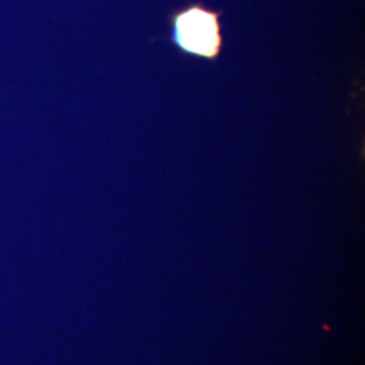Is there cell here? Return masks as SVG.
<instances>
[{"instance_id": "1", "label": "cell", "mask_w": 365, "mask_h": 365, "mask_svg": "<svg viewBox=\"0 0 365 365\" xmlns=\"http://www.w3.org/2000/svg\"><path fill=\"white\" fill-rule=\"evenodd\" d=\"M170 39L190 56L215 61L223 46L221 14L202 3H191L170 16Z\"/></svg>"}]
</instances>
